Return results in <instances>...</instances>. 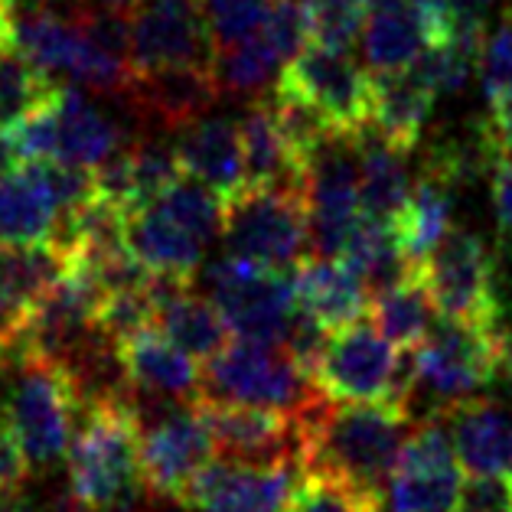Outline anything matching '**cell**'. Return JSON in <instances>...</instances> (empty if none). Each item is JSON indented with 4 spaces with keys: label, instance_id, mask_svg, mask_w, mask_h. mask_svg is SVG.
<instances>
[{
    "label": "cell",
    "instance_id": "1",
    "mask_svg": "<svg viewBox=\"0 0 512 512\" xmlns=\"http://www.w3.org/2000/svg\"><path fill=\"white\" fill-rule=\"evenodd\" d=\"M301 428V470L340 477L366 493L385 496L415 421L405 405L382 402H333L323 395L297 418Z\"/></svg>",
    "mask_w": 512,
    "mask_h": 512
},
{
    "label": "cell",
    "instance_id": "2",
    "mask_svg": "<svg viewBox=\"0 0 512 512\" xmlns=\"http://www.w3.org/2000/svg\"><path fill=\"white\" fill-rule=\"evenodd\" d=\"M503 320L496 327L464 320H437L431 333L415 346V389L408 395V415L418 402H428L424 421L444 418L454 405L467 402L503 372Z\"/></svg>",
    "mask_w": 512,
    "mask_h": 512
},
{
    "label": "cell",
    "instance_id": "3",
    "mask_svg": "<svg viewBox=\"0 0 512 512\" xmlns=\"http://www.w3.org/2000/svg\"><path fill=\"white\" fill-rule=\"evenodd\" d=\"M69 490L92 509H105L141 477V415L134 389L85 405L79 431L66 451Z\"/></svg>",
    "mask_w": 512,
    "mask_h": 512
},
{
    "label": "cell",
    "instance_id": "4",
    "mask_svg": "<svg viewBox=\"0 0 512 512\" xmlns=\"http://www.w3.org/2000/svg\"><path fill=\"white\" fill-rule=\"evenodd\" d=\"M199 398L226 405L274 408L301 418L307 408L320 402L323 392L317 379L287 353V346L235 336V343H226L216 356L206 359Z\"/></svg>",
    "mask_w": 512,
    "mask_h": 512
},
{
    "label": "cell",
    "instance_id": "5",
    "mask_svg": "<svg viewBox=\"0 0 512 512\" xmlns=\"http://www.w3.org/2000/svg\"><path fill=\"white\" fill-rule=\"evenodd\" d=\"M222 242L229 255L255 265L294 271L310 258V212L304 183L242 186L226 199Z\"/></svg>",
    "mask_w": 512,
    "mask_h": 512
},
{
    "label": "cell",
    "instance_id": "6",
    "mask_svg": "<svg viewBox=\"0 0 512 512\" xmlns=\"http://www.w3.org/2000/svg\"><path fill=\"white\" fill-rule=\"evenodd\" d=\"M203 287L239 340L284 346L297 314L294 271L265 268L226 252L203 268Z\"/></svg>",
    "mask_w": 512,
    "mask_h": 512
},
{
    "label": "cell",
    "instance_id": "7",
    "mask_svg": "<svg viewBox=\"0 0 512 512\" xmlns=\"http://www.w3.org/2000/svg\"><path fill=\"white\" fill-rule=\"evenodd\" d=\"M82 398L69 372L56 362L20 356V376L10 385L0 418L10 424L33 467H49L69 451Z\"/></svg>",
    "mask_w": 512,
    "mask_h": 512
},
{
    "label": "cell",
    "instance_id": "8",
    "mask_svg": "<svg viewBox=\"0 0 512 512\" xmlns=\"http://www.w3.org/2000/svg\"><path fill=\"white\" fill-rule=\"evenodd\" d=\"M421 281L441 317L496 327L503 307L496 301V258L480 235L451 229L421 261Z\"/></svg>",
    "mask_w": 512,
    "mask_h": 512
},
{
    "label": "cell",
    "instance_id": "9",
    "mask_svg": "<svg viewBox=\"0 0 512 512\" xmlns=\"http://www.w3.org/2000/svg\"><path fill=\"white\" fill-rule=\"evenodd\" d=\"M216 457L199 398L164 402L157 415H141V477L164 499H183L186 486Z\"/></svg>",
    "mask_w": 512,
    "mask_h": 512
},
{
    "label": "cell",
    "instance_id": "10",
    "mask_svg": "<svg viewBox=\"0 0 512 512\" xmlns=\"http://www.w3.org/2000/svg\"><path fill=\"white\" fill-rule=\"evenodd\" d=\"M102 301L105 291L92 278V271L82 265H69V271L33 307L20 340V356L69 366L102 330V323H98Z\"/></svg>",
    "mask_w": 512,
    "mask_h": 512
},
{
    "label": "cell",
    "instance_id": "11",
    "mask_svg": "<svg viewBox=\"0 0 512 512\" xmlns=\"http://www.w3.org/2000/svg\"><path fill=\"white\" fill-rule=\"evenodd\" d=\"M216 36L203 0H137L131 10L134 72L216 69Z\"/></svg>",
    "mask_w": 512,
    "mask_h": 512
},
{
    "label": "cell",
    "instance_id": "12",
    "mask_svg": "<svg viewBox=\"0 0 512 512\" xmlns=\"http://www.w3.org/2000/svg\"><path fill=\"white\" fill-rule=\"evenodd\" d=\"M304 193L310 212V255L343 258L349 235L362 219L356 134H336L323 144L307 167Z\"/></svg>",
    "mask_w": 512,
    "mask_h": 512
},
{
    "label": "cell",
    "instance_id": "13",
    "mask_svg": "<svg viewBox=\"0 0 512 512\" xmlns=\"http://www.w3.org/2000/svg\"><path fill=\"white\" fill-rule=\"evenodd\" d=\"M278 85L317 105L340 134H359L372 124V76L349 56L310 40L281 69Z\"/></svg>",
    "mask_w": 512,
    "mask_h": 512
},
{
    "label": "cell",
    "instance_id": "14",
    "mask_svg": "<svg viewBox=\"0 0 512 512\" xmlns=\"http://www.w3.org/2000/svg\"><path fill=\"white\" fill-rule=\"evenodd\" d=\"M398 353L402 349L385 340L369 317H362L330 333L314 379L333 402H382L395 392Z\"/></svg>",
    "mask_w": 512,
    "mask_h": 512
},
{
    "label": "cell",
    "instance_id": "15",
    "mask_svg": "<svg viewBox=\"0 0 512 512\" xmlns=\"http://www.w3.org/2000/svg\"><path fill=\"white\" fill-rule=\"evenodd\" d=\"M199 408L216 441V457L248 467L301 464V428L294 415L255 405L206 402V398H199Z\"/></svg>",
    "mask_w": 512,
    "mask_h": 512
},
{
    "label": "cell",
    "instance_id": "16",
    "mask_svg": "<svg viewBox=\"0 0 512 512\" xmlns=\"http://www.w3.org/2000/svg\"><path fill=\"white\" fill-rule=\"evenodd\" d=\"M301 477V464L248 467L212 457L186 486L180 503L196 512H284Z\"/></svg>",
    "mask_w": 512,
    "mask_h": 512
},
{
    "label": "cell",
    "instance_id": "17",
    "mask_svg": "<svg viewBox=\"0 0 512 512\" xmlns=\"http://www.w3.org/2000/svg\"><path fill=\"white\" fill-rule=\"evenodd\" d=\"M451 33L444 0H379L362 27V56L372 72H398Z\"/></svg>",
    "mask_w": 512,
    "mask_h": 512
},
{
    "label": "cell",
    "instance_id": "18",
    "mask_svg": "<svg viewBox=\"0 0 512 512\" xmlns=\"http://www.w3.org/2000/svg\"><path fill=\"white\" fill-rule=\"evenodd\" d=\"M72 258L53 239L33 245L0 242V353L20 349L40 297L69 271Z\"/></svg>",
    "mask_w": 512,
    "mask_h": 512
},
{
    "label": "cell",
    "instance_id": "19",
    "mask_svg": "<svg viewBox=\"0 0 512 512\" xmlns=\"http://www.w3.org/2000/svg\"><path fill=\"white\" fill-rule=\"evenodd\" d=\"M222 85L216 79V69H193V66H173L154 72H134V82L128 89L131 111L147 124H157L160 131H180L183 124L203 118L219 98Z\"/></svg>",
    "mask_w": 512,
    "mask_h": 512
},
{
    "label": "cell",
    "instance_id": "20",
    "mask_svg": "<svg viewBox=\"0 0 512 512\" xmlns=\"http://www.w3.org/2000/svg\"><path fill=\"white\" fill-rule=\"evenodd\" d=\"M173 147L186 177L206 183L222 199H232L245 186V147L235 121L203 115L173 131Z\"/></svg>",
    "mask_w": 512,
    "mask_h": 512
},
{
    "label": "cell",
    "instance_id": "21",
    "mask_svg": "<svg viewBox=\"0 0 512 512\" xmlns=\"http://www.w3.org/2000/svg\"><path fill=\"white\" fill-rule=\"evenodd\" d=\"M118 346L124 372H128L137 395L170 398V402H183V398L199 395L203 372L196 366V356L180 349L167 333L147 327L128 336V340H121Z\"/></svg>",
    "mask_w": 512,
    "mask_h": 512
},
{
    "label": "cell",
    "instance_id": "22",
    "mask_svg": "<svg viewBox=\"0 0 512 512\" xmlns=\"http://www.w3.org/2000/svg\"><path fill=\"white\" fill-rule=\"evenodd\" d=\"M464 473H512V411L490 398H467L444 415Z\"/></svg>",
    "mask_w": 512,
    "mask_h": 512
},
{
    "label": "cell",
    "instance_id": "23",
    "mask_svg": "<svg viewBox=\"0 0 512 512\" xmlns=\"http://www.w3.org/2000/svg\"><path fill=\"white\" fill-rule=\"evenodd\" d=\"M294 284H297V304L307 314H314L323 327L340 330L369 317L372 294L343 258H314V255L304 258L294 268Z\"/></svg>",
    "mask_w": 512,
    "mask_h": 512
},
{
    "label": "cell",
    "instance_id": "24",
    "mask_svg": "<svg viewBox=\"0 0 512 512\" xmlns=\"http://www.w3.org/2000/svg\"><path fill=\"white\" fill-rule=\"evenodd\" d=\"M356 151H359V203L362 216H372L379 222L395 226V219L402 216L408 206L411 190V173H408V151L389 144L385 137L372 128L356 134Z\"/></svg>",
    "mask_w": 512,
    "mask_h": 512
},
{
    "label": "cell",
    "instance_id": "25",
    "mask_svg": "<svg viewBox=\"0 0 512 512\" xmlns=\"http://www.w3.org/2000/svg\"><path fill=\"white\" fill-rule=\"evenodd\" d=\"M434 98L408 66L398 72H372V128L411 154L431 118Z\"/></svg>",
    "mask_w": 512,
    "mask_h": 512
},
{
    "label": "cell",
    "instance_id": "26",
    "mask_svg": "<svg viewBox=\"0 0 512 512\" xmlns=\"http://www.w3.org/2000/svg\"><path fill=\"white\" fill-rule=\"evenodd\" d=\"M454 186L457 183L447 173L424 167V173L415 180L408 206L395 219V235L415 268H421V261L434 252V245L454 229Z\"/></svg>",
    "mask_w": 512,
    "mask_h": 512
},
{
    "label": "cell",
    "instance_id": "27",
    "mask_svg": "<svg viewBox=\"0 0 512 512\" xmlns=\"http://www.w3.org/2000/svg\"><path fill=\"white\" fill-rule=\"evenodd\" d=\"M128 245L151 271L177 274H196L206 252V245L193 232H186L177 219H170L157 206L128 212Z\"/></svg>",
    "mask_w": 512,
    "mask_h": 512
},
{
    "label": "cell",
    "instance_id": "28",
    "mask_svg": "<svg viewBox=\"0 0 512 512\" xmlns=\"http://www.w3.org/2000/svg\"><path fill=\"white\" fill-rule=\"evenodd\" d=\"M121 144H128L115 121L102 115L82 89L76 85H62L59 95V160L95 167L108 154H115Z\"/></svg>",
    "mask_w": 512,
    "mask_h": 512
},
{
    "label": "cell",
    "instance_id": "29",
    "mask_svg": "<svg viewBox=\"0 0 512 512\" xmlns=\"http://www.w3.org/2000/svg\"><path fill=\"white\" fill-rule=\"evenodd\" d=\"M343 261L359 274L372 297L418 274V268L411 265V258L405 255L402 242H398L395 226L372 219V216L359 219V226L349 235Z\"/></svg>",
    "mask_w": 512,
    "mask_h": 512
},
{
    "label": "cell",
    "instance_id": "30",
    "mask_svg": "<svg viewBox=\"0 0 512 512\" xmlns=\"http://www.w3.org/2000/svg\"><path fill=\"white\" fill-rule=\"evenodd\" d=\"M245 147V186H284L304 183V173L294 167L284 147V137L274 121L271 98H258L245 108L239 121Z\"/></svg>",
    "mask_w": 512,
    "mask_h": 512
},
{
    "label": "cell",
    "instance_id": "31",
    "mask_svg": "<svg viewBox=\"0 0 512 512\" xmlns=\"http://www.w3.org/2000/svg\"><path fill=\"white\" fill-rule=\"evenodd\" d=\"M59 212L46 193L36 186L27 167L0 177V242L4 245H33L49 242L56 235Z\"/></svg>",
    "mask_w": 512,
    "mask_h": 512
},
{
    "label": "cell",
    "instance_id": "32",
    "mask_svg": "<svg viewBox=\"0 0 512 512\" xmlns=\"http://www.w3.org/2000/svg\"><path fill=\"white\" fill-rule=\"evenodd\" d=\"M434 314H437V307L431 301L428 287L421 281V274L376 294L369 304V320L376 323V330L398 349H415L424 336L431 333Z\"/></svg>",
    "mask_w": 512,
    "mask_h": 512
},
{
    "label": "cell",
    "instance_id": "33",
    "mask_svg": "<svg viewBox=\"0 0 512 512\" xmlns=\"http://www.w3.org/2000/svg\"><path fill=\"white\" fill-rule=\"evenodd\" d=\"M154 327L196 359H212L229 343V323L222 310L209 297H199L193 287L160 307Z\"/></svg>",
    "mask_w": 512,
    "mask_h": 512
},
{
    "label": "cell",
    "instance_id": "34",
    "mask_svg": "<svg viewBox=\"0 0 512 512\" xmlns=\"http://www.w3.org/2000/svg\"><path fill=\"white\" fill-rule=\"evenodd\" d=\"M460 486V464H398L385 486V499L392 512H457Z\"/></svg>",
    "mask_w": 512,
    "mask_h": 512
},
{
    "label": "cell",
    "instance_id": "35",
    "mask_svg": "<svg viewBox=\"0 0 512 512\" xmlns=\"http://www.w3.org/2000/svg\"><path fill=\"white\" fill-rule=\"evenodd\" d=\"M271 108H274V121H278L287 154H291L294 167L307 177L310 160H314L323 151V144L333 141L340 131L333 128L330 118L323 115L317 105H310L304 95L284 89V85H274Z\"/></svg>",
    "mask_w": 512,
    "mask_h": 512
},
{
    "label": "cell",
    "instance_id": "36",
    "mask_svg": "<svg viewBox=\"0 0 512 512\" xmlns=\"http://www.w3.org/2000/svg\"><path fill=\"white\" fill-rule=\"evenodd\" d=\"M62 85L20 53L14 43L0 46V128H14L40 105L53 102Z\"/></svg>",
    "mask_w": 512,
    "mask_h": 512
},
{
    "label": "cell",
    "instance_id": "37",
    "mask_svg": "<svg viewBox=\"0 0 512 512\" xmlns=\"http://www.w3.org/2000/svg\"><path fill=\"white\" fill-rule=\"evenodd\" d=\"M278 69H284V62L274 53V46L261 33V27L252 36H245V40L216 53V79L222 89L235 95L265 92Z\"/></svg>",
    "mask_w": 512,
    "mask_h": 512
},
{
    "label": "cell",
    "instance_id": "38",
    "mask_svg": "<svg viewBox=\"0 0 512 512\" xmlns=\"http://www.w3.org/2000/svg\"><path fill=\"white\" fill-rule=\"evenodd\" d=\"M147 206H157L160 212H167L170 219H177L180 226L186 232H193L203 245H212L216 239H222V226H226V199L193 177L177 180L164 196Z\"/></svg>",
    "mask_w": 512,
    "mask_h": 512
},
{
    "label": "cell",
    "instance_id": "39",
    "mask_svg": "<svg viewBox=\"0 0 512 512\" xmlns=\"http://www.w3.org/2000/svg\"><path fill=\"white\" fill-rule=\"evenodd\" d=\"M379 493H366L330 473L304 470L301 483L284 512H382Z\"/></svg>",
    "mask_w": 512,
    "mask_h": 512
},
{
    "label": "cell",
    "instance_id": "40",
    "mask_svg": "<svg viewBox=\"0 0 512 512\" xmlns=\"http://www.w3.org/2000/svg\"><path fill=\"white\" fill-rule=\"evenodd\" d=\"M23 167H27L36 186L46 193L49 203L56 206L59 216H72V212H79L85 203H92L98 196L95 193V167L72 164V160H59V157L30 160V164H23Z\"/></svg>",
    "mask_w": 512,
    "mask_h": 512
},
{
    "label": "cell",
    "instance_id": "41",
    "mask_svg": "<svg viewBox=\"0 0 512 512\" xmlns=\"http://www.w3.org/2000/svg\"><path fill=\"white\" fill-rule=\"evenodd\" d=\"M131 157H134V209L154 203L173 183L186 177L177 147L154 141V137H134Z\"/></svg>",
    "mask_w": 512,
    "mask_h": 512
},
{
    "label": "cell",
    "instance_id": "42",
    "mask_svg": "<svg viewBox=\"0 0 512 512\" xmlns=\"http://www.w3.org/2000/svg\"><path fill=\"white\" fill-rule=\"evenodd\" d=\"M301 4L310 20V40L333 49L353 46L369 17L366 0H301Z\"/></svg>",
    "mask_w": 512,
    "mask_h": 512
},
{
    "label": "cell",
    "instance_id": "43",
    "mask_svg": "<svg viewBox=\"0 0 512 512\" xmlns=\"http://www.w3.org/2000/svg\"><path fill=\"white\" fill-rule=\"evenodd\" d=\"M480 82H483V95L490 105L512 95V0L506 4L503 23L483 40Z\"/></svg>",
    "mask_w": 512,
    "mask_h": 512
},
{
    "label": "cell",
    "instance_id": "44",
    "mask_svg": "<svg viewBox=\"0 0 512 512\" xmlns=\"http://www.w3.org/2000/svg\"><path fill=\"white\" fill-rule=\"evenodd\" d=\"M203 7L212 23L216 49H226L252 36L265 23L271 0H203Z\"/></svg>",
    "mask_w": 512,
    "mask_h": 512
},
{
    "label": "cell",
    "instance_id": "45",
    "mask_svg": "<svg viewBox=\"0 0 512 512\" xmlns=\"http://www.w3.org/2000/svg\"><path fill=\"white\" fill-rule=\"evenodd\" d=\"M59 95L53 102L30 111L27 118L10 128V137H14V147L20 154V164L59 157Z\"/></svg>",
    "mask_w": 512,
    "mask_h": 512
},
{
    "label": "cell",
    "instance_id": "46",
    "mask_svg": "<svg viewBox=\"0 0 512 512\" xmlns=\"http://www.w3.org/2000/svg\"><path fill=\"white\" fill-rule=\"evenodd\" d=\"M261 33L268 36L274 53L281 56L287 66L301 49L310 43V20L301 0H271L268 17L261 23Z\"/></svg>",
    "mask_w": 512,
    "mask_h": 512
},
{
    "label": "cell",
    "instance_id": "47",
    "mask_svg": "<svg viewBox=\"0 0 512 512\" xmlns=\"http://www.w3.org/2000/svg\"><path fill=\"white\" fill-rule=\"evenodd\" d=\"M457 512H512V473H470Z\"/></svg>",
    "mask_w": 512,
    "mask_h": 512
},
{
    "label": "cell",
    "instance_id": "48",
    "mask_svg": "<svg viewBox=\"0 0 512 512\" xmlns=\"http://www.w3.org/2000/svg\"><path fill=\"white\" fill-rule=\"evenodd\" d=\"M30 457L17 441V434L10 431V424L0 418V499L23 493V486L30 480Z\"/></svg>",
    "mask_w": 512,
    "mask_h": 512
},
{
    "label": "cell",
    "instance_id": "49",
    "mask_svg": "<svg viewBox=\"0 0 512 512\" xmlns=\"http://www.w3.org/2000/svg\"><path fill=\"white\" fill-rule=\"evenodd\" d=\"M480 144L486 160H512V95L490 105V115L480 121Z\"/></svg>",
    "mask_w": 512,
    "mask_h": 512
},
{
    "label": "cell",
    "instance_id": "50",
    "mask_svg": "<svg viewBox=\"0 0 512 512\" xmlns=\"http://www.w3.org/2000/svg\"><path fill=\"white\" fill-rule=\"evenodd\" d=\"M490 170H493L490 199H493L496 229L503 239H512V160H493Z\"/></svg>",
    "mask_w": 512,
    "mask_h": 512
},
{
    "label": "cell",
    "instance_id": "51",
    "mask_svg": "<svg viewBox=\"0 0 512 512\" xmlns=\"http://www.w3.org/2000/svg\"><path fill=\"white\" fill-rule=\"evenodd\" d=\"M496 0H444L447 14H451L457 36H473V40H486V14Z\"/></svg>",
    "mask_w": 512,
    "mask_h": 512
},
{
    "label": "cell",
    "instance_id": "52",
    "mask_svg": "<svg viewBox=\"0 0 512 512\" xmlns=\"http://www.w3.org/2000/svg\"><path fill=\"white\" fill-rule=\"evenodd\" d=\"M20 164V154L14 147V137H10L7 128H0V177H7V173H14Z\"/></svg>",
    "mask_w": 512,
    "mask_h": 512
},
{
    "label": "cell",
    "instance_id": "53",
    "mask_svg": "<svg viewBox=\"0 0 512 512\" xmlns=\"http://www.w3.org/2000/svg\"><path fill=\"white\" fill-rule=\"evenodd\" d=\"M14 43V10L0 0V46Z\"/></svg>",
    "mask_w": 512,
    "mask_h": 512
},
{
    "label": "cell",
    "instance_id": "54",
    "mask_svg": "<svg viewBox=\"0 0 512 512\" xmlns=\"http://www.w3.org/2000/svg\"><path fill=\"white\" fill-rule=\"evenodd\" d=\"M0 512H46V509L33 506L30 499H23V493H17V496L0 499Z\"/></svg>",
    "mask_w": 512,
    "mask_h": 512
},
{
    "label": "cell",
    "instance_id": "55",
    "mask_svg": "<svg viewBox=\"0 0 512 512\" xmlns=\"http://www.w3.org/2000/svg\"><path fill=\"white\" fill-rule=\"evenodd\" d=\"M4 4H7V7H17V4H23V0H4Z\"/></svg>",
    "mask_w": 512,
    "mask_h": 512
},
{
    "label": "cell",
    "instance_id": "56",
    "mask_svg": "<svg viewBox=\"0 0 512 512\" xmlns=\"http://www.w3.org/2000/svg\"><path fill=\"white\" fill-rule=\"evenodd\" d=\"M376 4H379V0H366V7H369V10H372V7H376Z\"/></svg>",
    "mask_w": 512,
    "mask_h": 512
}]
</instances>
